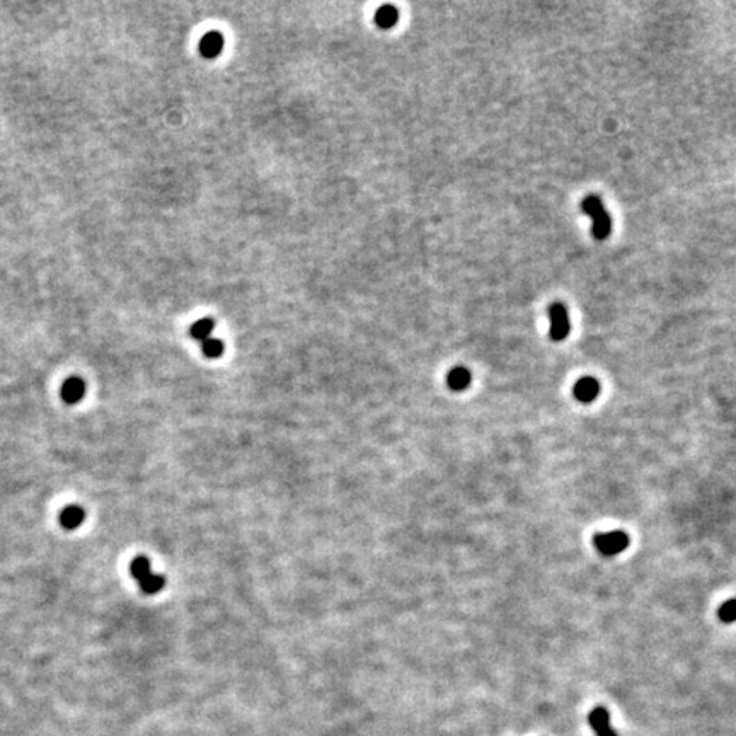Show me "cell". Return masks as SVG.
I'll return each instance as SVG.
<instances>
[{
    "mask_svg": "<svg viewBox=\"0 0 736 736\" xmlns=\"http://www.w3.org/2000/svg\"><path fill=\"white\" fill-rule=\"evenodd\" d=\"M131 575H133V578H137L138 581L145 580L147 576L152 575V566H150V561L143 556L137 557V559L131 562Z\"/></svg>",
    "mask_w": 736,
    "mask_h": 736,
    "instance_id": "12",
    "label": "cell"
},
{
    "mask_svg": "<svg viewBox=\"0 0 736 736\" xmlns=\"http://www.w3.org/2000/svg\"><path fill=\"white\" fill-rule=\"evenodd\" d=\"M547 314H549V320H550V329H549L550 339H553V341H562V339L568 338L569 331H571V327H569L568 309H566L562 304H559V302H556V304L550 305Z\"/></svg>",
    "mask_w": 736,
    "mask_h": 736,
    "instance_id": "3",
    "label": "cell"
},
{
    "mask_svg": "<svg viewBox=\"0 0 736 736\" xmlns=\"http://www.w3.org/2000/svg\"><path fill=\"white\" fill-rule=\"evenodd\" d=\"M473 382V373L469 372V368L462 367V365H457L447 373V386L450 391L454 392H462Z\"/></svg>",
    "mask_w": 736,
    "mask_h": 736,
    "instance_id": "7",
    "label": "cell"
},
{
    "mask_svg": "<svg viewBox=\"0 0 736 736\" xmlns=\"http://www.w3.org/2000/svg\"><path fill=\"white\" fill-rule=\"evenodd\" d=\"M213 320L211 319H199L196 320V322L191 326L190 333L191 336H193L195 339H198V341H206V339L211 338V333H213Z\"/></svg>",
    "mask_w": 736,
    "mask_h": 736,
    "instance_id": "11",
    "label": "cell"
},
{
    "mask_svg": "<svg viewBox=\"0 0 736 736\" xmlns=\"http://www.w3.org/2000/svg\"><path fill=\"white\" fill-rule=\"evenodd\" d=\"M600 391H602V387H600V382L595 377H581L578 382L575 384V387H573V395H575L576 401L590 404L598 398Z\"/></svg>",
    "mask_w": 736,
    "mask_h": 736,
    "instance_id": "4",
    "label": "cell"
},
{
    "mask_svg": "<svg viewBox=\"0 0 736 736\" xmlns=\"http://www.w3.org/2000/svg\"><path fill=\"white\" fill-rule=\"evenodd\" d=\"M581 211L584 215H590L591 220H594V227H591V234L596 240H605L610 236V230H612V220H610L609 211L603 206V202L598 196L590 195L587 198H583L581 202Z\"/></svg>",
    "mask_w": 736,
    "mask_h": 736,
    "instance_id": "1",
    "label": "cell"
},
{
    "mask_svg": "<svg viewBox=\"0 0 736 736\" xmlns=\"http://www.w3.org/2000/svg\"><path fill=\"white\" fill-rule=\"evenodd\" d=\"M203 354H205L206 358H220L222 354H224V341L218 338H208L206 341H203Z\"/></svg>",
    "mask_w": 736,
    "mask_h": 736,
    "instance_id": "13",
    "label": "cell"
},
{
    "mask_svg": "<svg viewBox=\"0 0 736 736\" xmlns=\"http://www.w3.org/2000/svg\"><path fill=\"white\" fill-rule=\"evenodd\" d=\"M224 47H225L224 35L218 31H210L202 38V41H199V53H202L205 58L213 60V58H217L222 51H224Z\"/></svg>",
    "mask_w": 736,
    "mask_h": 736,
    "instance_id": "6",
    "label": "cell"
},
{
    "mask_svg": "<svg viewBox=\"0 0 736 736\" xmlns=\"http://www.w3.org/2000/svg\"><path fill=\"white\" fill-rule=\"evenodd\" d=\"M588 723L594 728L596 736H617V731L610 726V716L603 705H598L588 714Z\"/></svg>",
    "mask_w": 736,
    "mask_h": 736,
    "instance_id": "5",
    "label": "cell"
},
{
    "mask_svg": "<svg viewBox=\"0 0 736 736\" xmlns=\"http://www.w3.org/2000/svg\"><path fill=\"white\" fill-rule=\"evenodd\" d=\"M164 584H165L164 576L154 575V573L150 576H147L145 580L140 581L142 590L149 595H154V594H157V591H161L162 588H164Z\"/></svg>",
    "mask_w": 736,
    "mask_h": 736,
    "instance_id": "14",
    "label": "cell"
},
{
    "mask_svg": "<svg viewBox=\"0 0 736 736\" xmlns=\"http://www.w3.org/2000/svg\"><path fill=\"white\" fill-rule=\"evenodd\" d=\"M84 518H85V512L82 509L81 507H69L63 509L62 513V525L65 528H69V530H74V528L81 527L82 523H84Z\"/></svg>",
    "mask_w": 736,
    "mask_h": 736,
    "instance_id": "10",
    "label": "cell"
},
{
    "mask_svg": "<svg viewBox=\"0 0 736 736\" xmlns=\"http://www.w3.org/2000/svg\"><path fill=\"white\" fill-rule=\"evenodd\" d=\"M718 617L724 624H733L736 622V598H730L718 609Z\"/></svg>",
    "mask_w": 736,
    "mask_h": 736,
    "instance_id": "15",
    "label": "cell"
},
{
    "mask_svg": "<svg viewBox=\"0 0 736 736\" xmlns=\"http://www.w3.org/2000/svg\"><path fill=\"white\" fill-rule=\"evenodd\" d=\"M631 543V537L624 530L598 532L594 535V546L602 556L612 557L624 553Z\"/></svg>",
    "mask_w": 736,
    "mask_h": 736,
    "instance_id": "2",
    "label": "cell"
},
{
    "mask_svg": "<svg viewBox=\"0 0 736 736\" xmlns=\"http://www.w3.org/2000/svg\"><path fill=\"white\" fill-rule=\"evenodd\" d=\"M399 22V10L394 6H382L375 13V24L380 29H392Z\"/></svg>",
    "mask_w": 736,
    "mask_h": 736,
    "instance_id": "9",
    "label": "cell"
},
{
    "mask_svg": "<svg viewBox=\"0 0 736 736\" xmlns=\"http://www.w3.org/2000/svg\"><path fill=\"white\" fill-rule=\"evenodd\" d=\"M84 394H85V386L81 379H77V377H72V379H69L65 384H63L62 398L65 402L77 404L79 401H82Z\"/></svg>",
    "mask_w": 736,
    "mask_h": 736,
    "instance_id": "8",
    "label": "cell"
}]
</instances>
